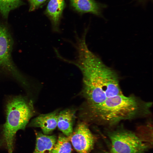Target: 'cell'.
I'll list each match as a JSON object with an SVG mask.
<instances>
[{
  "label": "cell",
  "mask_w": 153,
  "mask_h": 153,
  "mask_svg": "<svg viewBox=\"0 0 153 153\" xmlns=\"http://www.w3.org/2000/svg\"><path fill=\"white\" fill-rule=\"evenodd\" d=\"M98 153H111L110 152H109L105 150H102Z\"/></svg>",
  "instance_id": "obj_15"
},
{
  "label": "cell",
  "mask_w": 153,
  "mask_h": 153,
  "mask_svg": "<svg viewBox=\"0 0 153 153\" xmlns=\"http://www.w3.org/2000/svg\"><path fill=\"white\" fill-rule=\"evenodd\" d=\"M36 143L33 153H50L56 141V137L36 132Z\"/></svg>",
  "instance_id": "obj_9"
},
{
  "label": "cell",
  "mask_w": 153,
  "mask_h": 153,
  "mask_svg": "<svg viewBox=\"0 0 153 153\" xmlns=\"http://www.w3.org/2000/svg\"><path fill=\"white\" fill-rule=\"evenodd\" d=\"M70 0L72 6L78 12H90L97 15L101 14L102 7L94 0Z\"/></svg>",
  "instance_id": "obj_11"
},
{
  "label": "cell",
  "mask_w": 153,
  "mask_h": 153,
  "mask_svg": "<svg viewBox=\"0 0 153 153\" xmlns=\"http://www.w3.org/2000/svg\"><path fill=\"white\" fill-rule=\"evenodd\" d=\"M152 105L134 95L123 94L106 99L98 104L87 107L90 120L100 125L112 126L124 120L146 116Z\"/></svg>",
  "instance_id": "obj_2"
},
{
  "label": "cell",
  "mask_w": 153,
  "mask_h": 153,
  "mask_svg": "<svg viewBox=\"0 0 153 153\" xmlns=\"http://www.w3.org/2000/svg\"><path fill=\"white\" fill-rule=\"evenodd\" d=\"M58 113L55 111L49 113L41 114L33 119L29 124L31 127H40L43 133H50L56 128Z\"/></svg>",
  "instance_id": "obj_7"
},
{
  "label": "cell",
  "mask_w": 153,
  "mask_h": 153,
  "mask_svg": "<svg viewBox=\"0 0 153 153\" xmlns=\"http://www.w3.org/2000/svg\"><path fill=\"white\" fill-rule=\"evenodd\" d=\"M24 4L22 0H0V14L5 19H7L12 11Z\"/></svg>",
  "instance_id": "obj_12"
},
{
  "label": "cell",
  "mask_w": 153,
  "mask_h": 153,
  "mask_svg": "<svg viewBox=\"0 0 153 153\" xmlns=\"http://www.w3.org/2000/svg\"><path fill=\"white\" fill-rule=\"evenodd\" d=\"M68 138L78 153H90L94 148L95 137L84 123H79Z\"/></svg>",
  "instance_id": "obj_6"
},
{
  "label": "cell",
  "mask_w": 153,
  "mask_h": 153,
  "mask_svg": "<svg viewBox=\"0 0 153 153\" xmlns=\"http://www.w3.org/2000/svg\"><path fill=\"white\" fill-rule=\"evenodd\" d=\"M75 112L67 109L58 113L57 125L58 129L66 136L69 137L73 132V125Z\"/></svg>",
  "instance_id": "obj_10"
},
{
  "label": "cell",
  "mask_w": 153,
  "mask_h": 153,
  "mask_svg": "<svg viewBox=\"0 0 153 153\" xmlns=\"http://www.w3.org/2000/svg\"><path fill=\"white\" fill-rule=\"evenodd\" d=\"M71 150L69 138L60 135L50 153H71Z\"/></svg>",
  "instance_id": "obj_13"
},
{
  "label": "cell",
  "mask_w": 153,
  "mask_h": 153,
  "mask_svg": "<svg viewBox=\"0 0 153 153\" xmlns=\"http://www.w3.org/2000/svg\"><path fill=\"white\" fill-rule=\"evenodd\" d=\"M106 134L111 153H145L152 145L135 133L121 128L109 131Z\"/></svg>",
  "instance_id": "obj_4"
},
{
  "label": "cell",
  "mask_w": 153,
  "mask_h": 153,
  "mask_svg": "<svg viewBox=\"0 0 153 153\" xmlns=\"http://www.w3.org/2000/svg\"><path fill=\"white\" fill-rule=\"evenodd\" d=\"M74 45L75 59L63 60L74 65L81 73L87 107L99 104L108 97L123 94L117 73L89 49L86 37L77 38Z\"/></svg>",
  "instance_id": "obj_1"
},
{
  "label": "cell",
  "mask_w": 153,
  "mask_h": 153,
  "mask_svg": "<svg viewBox=\"0 0 153 153\" xmlns=\"http://www.w3.org/2000/svg\"><path fill=\"white\" fill-rule=\"evenodd\" d=\"M29 4V11L31 12L37 8L46 0H27Z\"/></svg>",
  "instance_id": "obj_14"
},
{
  "label": "cell",
  "mask_w": 153,
  "mask_h": 153,
  "mask_svg": "<svg viewBox=\"0 0 153 153\" xmlns=\"http://www.w3.org/2000/svg\"><path fill=\"white\" fill-rule=\"evenodd\" d=\"M6 109V122L3 126L0 144L5 145L8 153H12L16 132L25 129L35 110L32 101L21 96L9 98Z\"/></svg>",
  "instance_id": "obj_3"
},
{
  "label": "cell",
  "mask_w": 153,
  "mask_h": 153,
  "mask_svg": "<svg viewBox=\"0 0 153 153\" xmlns=\"http://www.w3.org/2000/svg\"><path fill=\"white\" fill-rule=\"evenodd\" d=\"M65 5L64 0H50L48 3L46 12L55 31H58L59 22Z\"/></svg>",
  "instance_id": "obj_8"
},
{
  "label": "cell",
  "mask_w": 153,
  "mask_h": 153,
  "mask_svg": "<svg viewBox=\"0 0 153 153\" xmlns=\"http://www.w3.org/2000/svg\"><path fill=\"white\" fill-rule=\"evenodd\" d=\"M13 40L7 26L0 22V72L8 75L26 87L28 81L12 60Z\"/></svg>",
  "instance_id": "obj_5"
}]
</instances>
